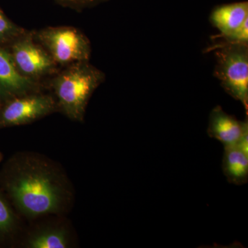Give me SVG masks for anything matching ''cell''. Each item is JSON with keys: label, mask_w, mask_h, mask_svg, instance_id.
Instances as JSON below:
<instances>
[{"label": "cell", "mask_w": 248, "mask_h": 248, "mask_svg": "<svg viewBox=\"0 0 248 248\" xmlns=\"http://www.w3.org/2000/svg\"><path fill=\"white\" fill-rule=\"evenodd\" d=\"M34 38L47 50L59 66L89 62L92 53L87 36L70 26L48 27L32 31Z\"/></svg>", "instance_id": "obj_4"}, {"label": "cell", "mask_w": 248, "mask_h": 248, "mask_svg": "<svg viewBox=\"0 0 248 248\" xmlns=\"http://www.w3.org/2000/svg\"><path fill=\"white\" fill-rule=\"evenodd\" d=\"M57 108L55 98L41 91L14 97L1 105L0 127L30 124L50 115Z\"/></svg>", "instance_id": "obj_6"}, {"label": "cell", "mask_w": 248, "mask_h": 248, "mask_svg": "<svg viewBox=\"0 0 248 248\" xmlns=\"http://www.w3.org/2000/svg\"><path fill=\"white\" fill-rule=\"evenodd\" d=\"M222 169L228 182L244 185L248 181V155L236 145L224 146Z\"/></svg>", "instance_id": "obj_10"}, {"label": "cell", "mask_w": 248, "mask_h": 248, "mask_svg": "<svg viewBox=\"0 0 248 248\" xmlns=\"http://www.w3.org/2000/svg\"><path fill=\"white\" fill-rule=\"evenodd\" d=\"M225 42L232 43H248V18L231 35L223 38Z\"/></svg>", "instance_id": "obj_15"}, {"label": "cell", "mask_w": 248, "mask_h": 248, "mask_svg": "<svg viewBox=\"0 0 248 248\" xmlns=\"http://www.w3.org/2000/svg\"><path fill=\"white\" fill-rule=\"evenodd\" d=\"M1 154H0V160H1Z\"/></svg>", "instance_id": "obj_18"}, {"label": "cell", "mask_w": 248, "mask_h": 248, "mask_svg": "<svg viewBox=\"0 0 248 248\" xmlns=\"http://www.w3.org/2000/svg\"><path fill=\"white\" fill-rule=\"evenodd\" d=\"M27 31L11 21L0 8V45L7 46Z\"/></svg>", "instance_id": "obj_12"}, {"label": "cell", "mask_w": 248, "mask_h": 248, "mask_svg": "<svg viewBox=\"0 0 248 248\" xmlns=\"http://www.w3.org/2000/svg\"><path fill=\"white\" fill-rule=\"evenodd\" d=\"M1 105H2V103H1V101H0V108H1Z\"/></svg>", "instance_id": "obj_17"}, {"label": "cell", "mask_w": 248, "mask_h": 248, "mask_svg": "<svg viewBox=\"0 0 248 248\" xmlns=\"http://www.w3.org/2000/svg\"><path fill=\"white\" fill-rule=\"evenodd\" d=\"M236 146L239 147L245 154L248 155V126L245 129L242 136L240 138Z\"/></svg>", "instance_id": "obj_16"}, {"label": "cell", "mask_w": 248, "mask_h": 248, "mask_svg": "<svg viewBox=\"0 0 248 248\" xmlns=\"http://www.w3.org/2000/svg\"><path fill=\"white\" fill-rule=\"evenodd\" d=\"M5 48L18 71L29 79L42 81L60 70L50 54L35 40L32 31L27 30Z\"/></svg>", "instance_id": "obj_5"}, {"label": "cell", "mask_w": 248, "mask_h": 248, "mask_svg": "<svg viewBox=\"0 0 248 248\" xmlns=\"http://www.w3.org/2000/svg\"><path fill=\"white\" fill-rule=\"evenodd\" d=\"M54 1L63 7L69 8L76 11H82V10L94 7L109 0H54Z\"/></svg>", "instance_id": "obj_14"}, {"label": "cell", "mask_w": 248, "mask_h": 248, "mask_svg": "<svg viewBox=\"0 0 248 248\" xmlns=\"http://www.w3.org/2000/svg\"><path fill=\"white\" fill-rule=\"evenodd\" d=\"M248 126V118L241 122L217 106L210 112L207 133L210 138L221 142L223 146H233L237 144Z\"/></svg>", "instance_id": "obj_8"}, {"label": "cell", "mask_w": 248, "mask_h": 248, "mask_svg": "<svg viewBox=\"0 0 248 248\" xmlns=\"http://www.w3.org/2000/svg\"><path fill=\"white\" fill-rule=\"evenodd\" d=\"M55 176L46 170L28 167L14 178L9 192L15 203L28 216L58 212L62 203V188Z\"/></svg>", "instance_id": "obj_2"}, {"label": "cell", "mask_w": 248, "mask_h": 248, "mask_svg": "<svg viewBox=\"0 0 248 248\" xmlns=\"http://www.w3.org/2000/svg\"><path fill=\"white\" fill-rule=\"evenodd\" d=\"M215 51V77L225 91L242 104L248 115V43L224 41Z\"/></svg>", "instance_id": "obj_3"}, {"label": "cell", "mask_w": 248, "mask_h": 248, "mask_svg": "<svg viewBox=\"0 0 248 248\" xmlns=\"http://www.w3.org/2000/svg\"><path fill=\"white\" fill-rule=\"evenodd\" d=\"M50 80L57 107L68 118L81 122L90 98L105 80V74L89 62H79L59 70Z\"/></svg>", "instance_id": "obj_1"}, {"label": "cell", "mask_w": 248, "mask_h": 248, "mask_svg": "<svg viewBox=\"0 0 248 248\" xmlns=\"http://www.w3.org/2000/svg\"><path fill=\"white\" fill-rule=\"evenodd\" d=\"M31 248H64L67 247V238L63 231L53 230L42 232L29 241Z\"/></svg>", "instance_id": "obj_11"}, {"label": "cell", "mask_w": 248, "mask_h": 248, "mask_svg": "<svg viewBox=\"0 0 248 248\" xmlns=\"http://www.w3.org/2000/svg\"><path fill=\"white\" fill-rule=\"evenodd\" d=\"M42 81L29 79L21 74L9 50L0 45V101L4 103L13 98L40 92Z\"/></svg>", "instance_id": "obj_7"}, {"label": "cell", "mask_w": 248, "mask_h": 248, "mask_svg": "<svg viewBox=\"0 0 248 248\" xmlns=\"http://www.w3.org/2000/svg\"><path fill=\"white\" fill-rule=\"evenodd\" d=\"M248 18V2L232 3L217 6L210 15V20L221 32L222 38L228 37Z\"/></svg>", "instance_id": "obj_9"}, {"label": "cell", "mask_w": 248, "mask_h": 248, "mask_svg": "<svg viewBox=\"0 0 248 248\" xmlns=\"http://www.w3.org/2000/svg\"><path fill=\"white\" fill-rule=\"evenodd\" d=\"M14 223V214L4 199L0 196V232H6Z\"/></svg>", "instance_id": "obj_13"}]
</instances>
